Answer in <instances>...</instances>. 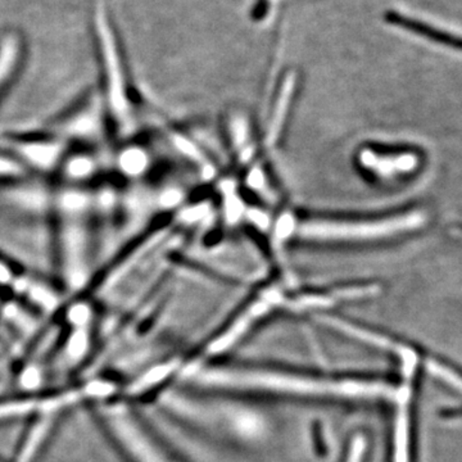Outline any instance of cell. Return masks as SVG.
<instances>
[{
	"label": "cell",
	"instance_id": "1",
	"mask_svg": "<svg viewBox=\"0 0 462 462\" xmlns=\"http://www.w3.org/2000/svg\"><path fill=\"white\" fill-rule=\"evenodd\" d=\"M191 375L197 380V384L203 388L300 401L393 402L398 391V384L383 379L333 375L258 365L205 364L191 372Z\"/></svg>",
	"mask_w": 462,
	"mask_h": 462
},
{
	"label": "cell",
	"instance_id": "2",
	"mask_svg": "<svg viewBox=\"0 0 462 462\" xmlns=\"http://www.w3.org/2000/svg\"><path fill=\"white\" fill-rule=\"evenodd\" d=\"M53 207L58 270L65 287L78 291L89 279L93 206L84 188L62 187Z\"/></svg>",
	"mask_w": 462,
	"mask_h": 462
},
{
	"label": "cell",
	"instance_id": "3",
	"mask_svg": "<svg viewBox=\"0 0 462 462\" xmlns=\"http://www.w3.org/2000/svg\"><path fill=\"white\" fill-rule=\"evenodd\" d=\"M103 421L133 462H181L127 404L114 402L100 409Z\"/></svg>",
	"mask_w": 462,
	"mask_h": 462
},
{
	"label": "cell",
	"instance_id": "4",
	"mask_svg": "<svg viewBox=\"0 0 462 462\" xmlns=\"http://www.w3.org/2000/svg\"><path fill=\"white\" fill-rule=\"evenodd\" d=\"M2 151L14 158L23 169L42 173L57 172L69 152V145L50 133L7 135Z\"/></svg>",
	"mask_w": 462,
	"mask_h": 462
},
{
	"label": "cell",
	"instance_id": "5",
	"mask_svg": "<svg viewBox=\"0 0 462 462\" xmlns=\"http://www.w3.org/2000/svg\"><path fill=\"white\" fill-rule=\"evenodd\" d=\"M420 365L400 366L401 380L394 398L393 422H392L391 462H411L412 455V397L413 380Z\"/></svg>",
	"mask_w": 462,
	"mask_h": 462
},
{
	"label": "cell",
	"instance_id": "6",
	"mask_svg": "<svg viewBox=\"0 0 462 462\" xmlns=\"http://www.w3.org/2000/svg\"><path fill=\"white\" fill-rule=\"evenodd\" d=\"M99 106L90 96L81 97L53 121L48 133L65 142L69 148L74 144L76 148L87 149V145L94 144L98 138Z\"/></svg>",
	"mask_w": 462,
	"mask_h": 462
},
{
	"label": "cell",
	"instance_id": "7",
	"mask_svg": "<svg viewBox=\"0 0 462 462\" xmlns=\"http://www.w3.org/2000/svg\"><path fill=\"white\" fill-rule=\"evenodd\" d=\"M387 21L393 23V25L403 27V29L410 30V32L430 39V41L446 45V47L462 51V38L451 35L448 32H440L436 27L419 23V21L413 20V18L403 16V14H396V12H389Z\"/></svg>",
	"mask_w": 462,
	"mask_h": 462
},
{
	"label": "cell",
	"instance_id": "8",
	"mask_svg": "<svg viewBox=\"0 0 462 462\" xmlns=\"http://www.w3.org/2000/svg\"><path fill=\"white\" fill-rule=\"evenodd\" d=\"M421 364L424 365L425 372L430 376L462 394V373H458L454 367L442 363V361H438L436 358L422 360Z\"/></svg>",
	"mask_w": 462,
	"mask_h": 462
},
{
	"label": "cell",
	"instance_id": "9",
	"mask_svg": "<svg viewBox=\"0 0 462 462\" xmlns=\"http://www.w3.org/2000/svg\"><path fill=\"white\" fill-rule=\"evenodd\" d=\"M32 412L42 413V400H14L0 403V421L18 416L30 415Z\"/></svg>",
	"mask_w": 462,
	"mask_h": 462
},
{
	"label": "cell",
	"instance_id": "10",
	"mask_svg": "<svg viewBox=\"0 0 462 462\" xmlns=\"http://www.w3.org/2000/svg\"><path fill=\"white\" fill-rule=\"evenodd\" d=\"M21 275L23 273L18 272L17 267L11 261L0 256V287H11L16 284Z\"/></svg>",
	"mask_w": 462,
	"mask_h": 462
},
{
	"label": "cell",
	"instance_id": "11",
	"mask_svg": "<svg viewBox=\"0 0 462 462\" xmlns=\"http://www.w3.org/2000/svg\"><path fill=\"white\" fill-rule=\"evenodd\" d=\"M23 65L18 66L16 69L0 75V102H2L5 94L11 89L12 85L16 83L18 76H20L21 71H23Z\"/></svg>",
	"mask_w": 462,
	"mask_h": 462
},
{
	"label": "cell",
	"instance_id": "12",
	"mask_svg": "<svg viewBox=\"0 0 462 462\" xmlns=\"http://www.w3.org/2000/svg\"><path fill=\"white\" fill-rule=\"evenodd\" d=\"M456 227H458V229L462 230V223L458 224L457 226H456Z\"/></svg>",
	"mask_w": 462,
	"mask_h": 462
}]
</instances>
